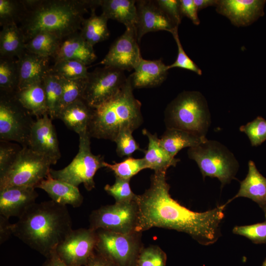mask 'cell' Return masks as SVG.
<instances>
[{"instance_id": "cell-1", "label": "cell", "mask_w": 266, "mask_h": 266, "mask_svg": "<svg viewBox=\"0 0 266 266\" xmlns=\"http://www.w3.org/2000/svg\"><path fill=\"white\" fill-rule=\"evenodd\" d=\"M150 187L137 195L138 218L135 232L158 227L176 230L190 235L200 244L214 243L221 235L226 203L202 212L193 211L171 198L166 172H154Z\"/></svg>"}, {"instance_id": "cell-2", "label": "cell", "mask_w": 266, "mask_h": 266, "mask_svg": "<svg viewBox=\"0 0 266 266\" xmlns=\"http://www.w3.org/2000/svg\"><path fill=\"white\" fill-rule=\"evenodd\" d=\"M13 235L46 258L71 232V218L66 206L53 200L34 203L14 224Z\"/></svg>"}, {"instance_id": "cell-3", "label": "cell", "mask_w": 266, "mask_h": 266, "mask_svg": "<svg viewBox=\"0 0 266 266\" xmlns=\"http://www.w3.org/2000/svg\"><path fill=\"white\" fill-rule=\"evenodd\" d=\"M100 0H24L27 12L19 26L25 43L40 33L63 39L80 30L84 15Z\"/></svg>"}, {"instance_id": "cell-4", "label": "cell", "mask_w": 266, "mask_h": 266, "mask_svg": "<svg viewBox=\"0 0 266 266\" xmlns=\"http://www.w3.org/2000/svg\"><path fill=\"white\" fill-rule=\"evenodd\" d=\"M130 78L118 93L100 105L93 108L88 132L91 137L114 141L120 131L133 132L143 123L141 103L133 95Z\"/></svg>"}, {"instance_id": "cell-5", "label": "cell", "mask_w": 266, "mask_h": 266, "mask_svg": "<svg viewBox=\"0 0 266 266\" xmlns=\"http://www.w3.org/2000/svg\"><path fill=\"white\" fill-rule=\"evenodd\" d=\"M164 116L166 128L186 131L201 137H206L211 122L206 100L196 91L179 93L167 105Z\"/></svg>"}, {"instance_id": "cell-6", "label": "cell", "mask_w": 266, "mask_h": 266, "mask_svg": "<svg viewBox=\"0 0 266 266\" xmlns=\"http://www.w3.org/2000/svg\"><path fill=\"white\" fill-rule=\"evenodd\" d=\"M188 157L197 164L203 178H217L221 188L235 179L239 165L233 153L218 141L208 140L188 148Z\"/></svg>"}, {"instance_id": "cell-7", "label": "cell", "mask_w": 266, "mask_h": 266, "mask_svg": "<svg viewBox=\"0 0 266 266\" xmlns=\"http://www.w3.org/2000/svg\"><path fill=\"white\" fill-rule=\"evenodd\" d=\"M79 151L71 162L59 170L50 169L51 176L78 187L83 184L88 191L95 188L94 176L100 168L104 167V157L93 154L88 131L79 134Z\"/></svg>"}, {"instance_id": "cell-8", "label": "cell", "mask_w": 266, "mask_h": 266, "mask_svg": "<svg viewBox=\"0 0 266 266\" xmlns=\"http://www.w3.org/2000/svg\"><path fill=\"white\" fill-rule=\"evenodd\" d=\"M52 163L28 147H22L16 159L0 175V190L14 186L36 188L50 173Z\"/></svg>"}, {"instance_id": "cell-9", "label": "cell", "mask_w": 266, "mask_h": 266, "mask_svg": "<svg viewBox=\"0 0 266 266\" xmlns=\"http://www.w3.org/2000/svg\"><path fill=\"white\" fill-rule=\"evenodd\" d=\"M15 97V93H0V141H15L28 147L35 121Z\"/></svg>"}, {"instance_id": "cell-10", "label": "cell", "mask_w": 266, "mask_h": 266, "mask_svg": "<svg viewBox=\"0 0 266 266\" xmlns=\"http://www.w3.org/2000/svg\"><path fill=\"white\" fill-rule=\"evenodd\" d=\"M95 251L117 266H136L142 249L141 233H121L104 230H97Z\"/></svg>"}, {"instance_id": "cell-11", "label": "cell", "mask_w": 266, "mask_h": 266, "mask_svg": "<svg viewBox=\"0 0 266 266\" xmlns=\"http://www.w3.org/2000/svg\"><path fill=\"white\" fill-rule=\"evenodd\" d=\"M138 206L135 201L115 202L94 210L90 215L89 228L127 234L135 232Z\"/></svg>"}, {"instance_id": "cell-12", "label": "cell", "mask_w": 266, "mask_h": 266, "mask_svg": "<svg viewBox=\"0 0 266 266\" xmlns=\"http://www.w3.org/2000/svg\"><path fill=\"white\" fill-rule=\"evenodd\" d=\"M127 79L123 70L106 66L97 67L88 73L83 100L95 108L116 95Z\"/></svg>"}, {"instance_id": "cell-13", "label": "cell", "mask_w": 266, "mask_h": 266, "mask_svg": "<svg viewBox=\"0 0 266 266\" xmlns=\"http://www.w3.org/2000/svg\"><path fill=\"white\" fill-rule=\"evenodd\" d=\"M97 231L91 228L72 230L58 245L55 253L64 263L74 266H87L95 252Z\"/></svg>"}, {"instance_id": "cell-14", "label": "cell", "mask_w": 266, "mask_h": 266, "mask_svg": "<svg viewBox=\"0 0 266 266\" xmlns=\"http://www.w3.org/2000/svg\"><path fill=\"white\" fill-rule=\"evenodd\" d=\"M142 58L136 28H126L99 64L123 71H130L134 69Z\"/></svg>"}, {"instance_id": "cell-15", "label": "cell", "mask_w": 266, "mask_h": 266, "mask_svg": "<svg viewBox=\"0 0 266 266\" xmlns=\"http://www.w3.org/2000/svg\"><path fill=\"white\" fill-rule=\"evenodd\" d=\"M52 121L48 114L36 118L31 130L28 147L55 165L61 154Z\"/></svg>"}, {"instance_id": "cell-16", "label": "cell", "mask_w": 266, "mask_h": 266, "mask_svg": "<svg viewBox=\"0 0 266 266\" xmlns=\"http://www.w3.org/2000/svg\"><path fill=\"white\" fill-rule=\"evenodd\" d=\"M264 0H218L217 13L237 27L248 26L264 16Z\"/></svg>"}, {"instance_id": "cell-17", "label": "cell", "mask_w": 266, "mask_h": 266, "mask_svg": "<svg viewBox=\"0 0 266 266\" xmlns=\"http://www.w3.org/2000/svg\"><path fill=\"white\" fill-rule=\"evenodd\" d=\"M137 22L136 26L138 43L148 33L170 31L175 26L157 5L155 0H137Z\"/></svg>"}, {"instance_id": "cell-18", "label": "cell", "mask_w": 266, "mask_h": 266, "mask_svg": "<svg viewBox=\"0 0 266 266\" xmlns=\"http://www.w3.org/2000/svg\"><path fill=\"white\" fill-rule=\"evenodd\" d=\"M35 189L14 186L0 190V214L8 219L11 217H20L35 203L38 195Z\"/></svg>"}, {"instance_id": "cell-19", "label": "cell", "mask_w": 266, "mask_h": 266, "mask_svg": "<svg viewBox=\"0 0 266 266\" xmlns=\"http://www.w3.org/2000/svg\"><path fill=\"white\" fill-rule=\"evenodd\" d=\"M50 58L36 55L26 50L17 58L19 69L17 90L42 82L50 69L49 64Z\"/></svg>"}, {"instance_id": "cell-20", "label": "cell", "mask_w": 266, "mask_h": 266, "mask_svg": "<svg viewBox=\"0 0 266 266\" xmlns=\"http://www.w3.org/2000/svg\"><path fill=\"white\" fill-rule=\"evenodd\" d=\"M168 70L161 59L148 60L142 58L129 77L133 89L153 88L165 81Z\"/></svg>"}, {"instance_id": "cell-21", "label": "cell", "mask_w": 266, "mask_h": 266, "mask_svg": "<svg viewBox=\"0 0 266 266\" xmlns=\"http://www.w3.org/2000/svg\"><path fill=\"white\" fill-rule=\"evenodd\" d=\"M53 58L54 62L61 60H77L87 66L94 62L97 57L93 46L77 32L62 39Z\"/></svg>"}, {"instance_id": "cell-22", "label": "cell", "mask_w": 266, "mask_h": 266, "mask_svg": "<svg viewBox=\"0 0 266 266\" xmlns=\"http://www.w3.org/2000/svg\"><path fill=\"white\" fill-rule=\"evenodd\" d=\"M248 166L247 174L240 181L238 192L226 204L239 197L250 199L262 209L266 219V178L259 172L253 161L248 162Z\"/></svg>"}, {"instance_id": "cell-23", "label": "cell", "mask_w": 266, "mask_h": 266, "mask_svg": "<svg viewBox=\"0 0 266 266\" xmlns=\"http://www.w3.org/2000/svg\"><path fill=\"white\" fill-rule=\"evenodd\" d=\"M36 188L44 190L54 201L64 205L69 204L73 207H78L83 201V197L78 187L55 179L50 173Z\"/></svg>"}, {"instance_id": "cell-24", "label": "cell", "mask_w": 266, "mask_h": 266, "mask_svg": "<svg viewBox=\"0 0 266 266\" xmlns=\"http://www.w3.org/2000/svg\"><path fill=\"white\" fill-rule=\"evenodd\" d=\"M142 133L148 140L147 149L144 150L143 158L146 168L152 169L154 172H166L170 166H175L180 159L170 156L163 148L157 134H152L145 129Z\"/></svg>"}, {"instance_id": "cell-25", "label": "cell", "mask_w": 266, "mask_h": 266, "mask_svg": "<svg viewBox=\"0 0 266 266\" xmlns=\"http://www.w3.org/2000/svg\"><path fill=\"white\" fill-rule=\"evenodd\" d=\"M94 108L83 99L77 100L62 110L58 116L67 127L78 135L88 131Z\"/></svg>"}, {"instance_id": "cell-26", "label": "cell", "mask_w": 266, "mask_h": 266, "mask_svg": "<svg viewBox=\"0 0 266 266\" xmlns=\"http://www.w3.org/2000/svg\"><path fill=\"white\" fill-rule=\"evenodd\" d=\"M102 14L108 19L116 20L126 28H135L137 22L136 1L100 0Z\"/></svg>"}, {"instance_id": "cell-27", "label": "cell", "mask_w": 266, "mask_h": 266, "mask_svg": "<svg viewBox=\"0 0 266 266\" xmlns=\"http://www.w3.org/2000/svg\"><path fill=\"white\" fill-rule=\"evenodd\" d=\"M42 81L15 92V97L20 103L32 116H36V118L48 114Z\"/></svg>"}, {"instance_id": "cell-28", "label": "cell", "mask_w": 266, "mask_h": 266, "mask_svg": "<svg viewBox=\"0 0 266 266\" xmlns=\"http://www.w3.org/2000/svg\"><path fill=\"white\" fill-rule=\"evenodd\" d=\"M207 139L206 137L200 136L186 131L166 128L160 141L169 155L175 157L182 149L197 146Z\"/></svg>"}, {"instance_id": "cell-29", "label": "cell", "mask_w": 266, "mask_h": 266, "mask_svg": "<svg viewBox=\"0 0 266 266\" xmlns=\"http://www.w3.org/2000/svg\"><path fill=\"white\" fill-rule=\"evenodd\" d=\"M23 33L17 24L2 27L0 32V57L19 58L26 51Z\"/></svg>"}, {"instance_id": "cell-30", "label": "cell", "mask_w": 266, "mask_h": 266, "mask_svg": "<svg viewBox=\"0 0 266 266\" xmlns=\"http://www.w3.org/2000/svg\"><path fill=\"white\" fill-rule=\"evenodd\" d=\"M95 9L91 10L90 16L84 20L80 32L83 38L93 46L106 40L110 35L108 19L102 14L97 15Z\"/></svg>"}, {"instance_id": "cell-31", "label": "cell", "mask_w": 266, "mask_h": 266, "mask_svg": "<svg viewBox=\"0 0 266 266\" xmlns=\"http://www.w3.org/2000/svg\"><path fill=\"white\" fill-rule=\"evenodd\" d=\"M42 82L48 115L52 120L58 119L63 92L61 78L52 72L50 67Z\"/></svg>"}, {"instance_id": "cell-32", "label": "cell", "mask_w": 266, "mask_h": 266, "mask_svg": "<svg viewBox=\"0 0 266 266\" xmlns=\"http://www.w3.org/2000/svg\"><path fill=\"white\" fill-rule=\"evenodd\" d=\"M19 69L17 59L0 57V93H13L18 90Z\"/></svg>"}, {"instance_id": "cell-33", "label": "cell", "mask_w": 266, "mask_h": 266, "mask_svg": "<svg viewBox=\"0 0 266 266\" xmlns=\"http://www.w3.org/2000/svg\"><path fill=\"white\" fill-rule=\"evenodd\" d=\"M62 39L48 33H40L25 44L28 51L43 57L53 58Z\"/></svg>"}, {"instance_id": "cell-34", "label": "cell", "mask_w": 266, "mask_h": 266, "mask_svg": "<svg viewBox=\"0 0 266 266\" xmlns=\"http://www.w3.org/2000/svg\"><path fill=\"white\" fill-rule=\"evenodd\" d=\"M27 12L24 0H0V25L21 23Z\"/></svg>"}, {"instance_id": "cell-35", "label": "cell", "mask_w": 266, "mask_h": 266, "mask_svg": "<svg viewBox=\"0 0 266 266\" xmlns=\"http://www.w3.org/2000/svg\"><path fill=\"white\" fill-rule=\"evenodd\" d=\"M51 70L59 77L67 80L86 78L89 73L86 65L74 60L55 61Z\"/></svg>"}, {"instance_id": "cell-36", "label": "cell", "mask_w": 266, "mask_h": 266, "mask_svg": "<svg viewBox=\"0 0 266 266\" xmlns=\"http://www.w3.org/2000/svg\"><path fill=\"white\" fill-rule=\"evenodd\" d=\"M104 167L112 171L115 177L122 179L130 180L141 170L146 169L144 159H136L128 157L119 163L111 164L105 162Z\"/></svg>"}, {"instance_id": "cell-37", "label": "cell", "mask_w": 266, "mask_h": 266, "mask_svg": "<svg viewBox=\"0 0 266 266\" xmlns=\"http://www.w3.org/2000/svg\"><path fill=\"white\" fill-rule=\"evenodd\" d=\"M60 78L63 92L59 114L67 106L77 100L83 99L86 82V78L73 80Z\"/></svg>"}, {"instance_id": "cell-38", "label": "cell", "mask_w": 266, "mask_h": 266, "mask_svg": "<svg viewBox=\"0 0 266 266\" xmlns=\"http://www.w3.org/2000/svg\"><path fill=\"white\" fill-rule=\"evenodd\" d=\"M239 131L247 135L252 146H259L266 140V120L262 116H258L241 126Z\"/></svg>"}, {"instance_id": "cell-39", "label": "cell", "mask_w": 266, "mask_h": 266, "mask_svg": "<svg viewBox=\"0 0 266 266\" xmlns=\"http://www.w3.org/2000/svg\"><path fill=\"white\" fill-rule=\"evenodd\" d=\"M130 180L115 177V181L111 185L107 184L104 190L115 200V202H127L135 201L137 195L131 190Z\"/></svg>"}, {"instance_id": "cell-40", "label": "cell", "mask_w": 266, "mask_h": 266, "mask_svg": "<svg viewBox=\"0 0 266 266\" xmlns=\"http://www.w3.org/2000/svg\"><path fill=\"white\" fill-rule=\"evenodd\" d=\"M167 256L158 246L142 248L138 256L136 266H166Z\"/></svg>"}, {"instance_id": "cell-41", "label": "cell", "mask_w": 266, "mask_h": 266, "mask_svg": "<svg viewBox=\"0 0 266 266\" xmlns=\"http://www.w3.org/2000/svg\"><path fill=\"white\" fill-rule=\"evenodd\" d=\"M178 26H176L169 31V33L172 35L177 45V56L174 62L167 66L168 69L179 67L190 70L199 75H201L202 74L201 69L187 55L182 47L178 35Z\"/></svg>"}, {"instance_id": "cell-42", "label": "cell", "mask_w": 266, "mask_h": 266, "mask_svg": "<svg viewBox=\"0 0 266 266\" xmlns=\"http://www.w3.org/2000/svg\"><path fill=\"white\" fill-rule=\"evenodd\" d=\"M133 131L126 129L120 131L114 142L116 144V153L120 157H130L134 152L142 150L133 135Z\"/></svg>"}, {"instance_id": "cell-43", "label": "cell", "mask_w": 266, "mask_h": 266, "mask_svg": "<svg viewBox=\"0 0 266 266\" xmlns=\"http://www.w3.org/2000/svg\"><path fill=\"white\" fill-rule=\"evenodd\" d=\"M233 233L245 236L256 244L266 243V219L262 223L235 226Z\"/></svg>"}, {"instance_id": "cell-44", "label": "cell", "mask_w": 266, "mask_h": 266, "mask_svg": "<svg viewBox=\"0 0 266 266\" xmlns=\"http://www.w3.org/2000/svg\"><path fill=\"white\" fill-rule=\"evenodd\" d=\"M0 141V175H1L13 164L22 147L10 141Z\"/></svg>"}, {"instance_id": "cell-45", "label": "cell", "mask_w": 266, "mask_h": 266, "mask_svg": "<svg viewBox=\"0 0 266 266\" xmlns=\"http://www.w3.org/2000/svg\"><path fill=\"white\" fill-rule=\"evenodd\" d=\"M155 1L173 24L179 26L183 17L180 12L179 0H157Z\"/></svg>"}, {"instance_id": "cell-46", "label": "cell", "mask_w": 266, "mask_h": 266, "mask_svg": "<svg viewBox=\"0 0 266 266\" xmlns=\"http://www.w3.org/2000/svg\"><path fill=\"white\" fill-rule=\"evenodd\" d=\"M179 1L180 12L182 16L187 17L194 25H199L200 20L194 0H179Z\"/></svg>"}, {"instance_id": "cell-47", "label": "cell", "mask_w": 266, "mask_h": 266, "mask_svg": "<svg viewBox=\"0 0 266 266\" xmlns=\"http://www.w3.org/2000/svg\"><path fill=\"white\" fill-rule=\"evenodd\" d=\"M13 234L12 230V224L8 222V219L4 216L0 215V243L8 239L10 236Z\"/></svg>"}, {"instance_id": "cell-48", "label": "cell", "mask_w": 266, "mask_h": 266, "mask_svg": "<svg viewBox=\"0 0 266 266\" xmlns=\"http://www.w3.org/2000/svg\"><path fill=\"white\" fill-rule=\"evenodd\" d=\"M87 266H117L112 262L96 251L90 257Z\"/></svg>"}, {"instance_id": "cell-49", "label": "cell", "mask_w": 266, "mask_h": 266, "mask_svg": "<svg viewBox=\"0 0 266 266\" xmlns=\"http://www.w3.org/2000/svg\"><path fill=\"white\" fill-rule=\"evenodd\" d=\"M42 266H74L68 265L61 260L56 253L49 258H46Z\"/></svg>"}, {"instance_id": "cell-50", "label": "cell", "mask_w": 266, "mask_h": 266, "mask_svg": "<svg viewBox=\"0 0 266 266\" xmlns=\"http://www.w3.org/2000/svg\"><path fill=\"white\" fill-rule=\"evenodd\" d=\"M198 11L209 6L216 7L218 0H194Z\"/></svg>"}, {"instance_id": "cell-51", "label": "cell", "mask_w": 266, "mask_h": 266, "mask_svg": "<svg viewBox=\"0 0 266 266\" xmlns=\"http://www.w3.org/2000/svg\"><path fill=\"white\" fill-rule=\"evenodd\" d=\"M262 266H266V259L264 261V262L263 263V265Z\"/></svg>"}]
</instances>
